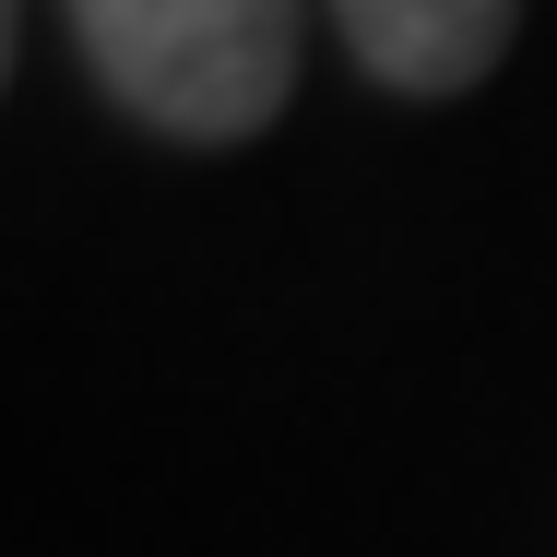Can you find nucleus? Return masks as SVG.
I'll return each instance as SVG.
<instances>
[{
    "mask_svg": "<svg viewBox=\"0 0 557 557\" xmlns=\"http://www.w3.org/2000/svg\"><path fill=\"white\" fill-rule=\"evenodd\" d=\"M119 119L166 143L273 131L309 60V0H60Z\"/></svg>",
    "mask_w": 557,
    "mask_h": 557,
    "instance_id": "1",
    "label": "nucleus"
},
{
    "mask_svg": "<svg viewBox=\"0 0 557 557\" xmlns=\"http://www.w3.org/2000/svg\"><path fill=\"white\" fill-rule=\"evenodd\" d=\"M333 36L392 96H474L510 60L522 0H333Z\"/></svg>",
    "mask_w": 557,
    "mask_h": 557,
    "instance_id": "2",
    "label": "nucleus"
}]
</instances>
